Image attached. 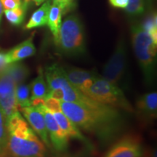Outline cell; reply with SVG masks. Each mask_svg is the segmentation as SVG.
<instances>
[{
    "label": "cell",
    "instance_id": "cell-1",
    "mask_svg": "<svg viewBox=\"0 0 157 157\" xmlns=\"http://www.w3.org/2000/svg\"><path fill=\"white\" fill-rule=\"evenodd\" d=\"M60 109L79 129L95 135L103 143L117 137L124 127V119L119 109L96 110L69 102H60Z\"/></svg>",
    "mask_w": 157,
    "mask_h": 157
},
{
    "label": "cell",
    "instance_id": "cell-2",
    "mask_svg": "<svg viewBox=\"0 0 157 157\" xmlns=\"http://www.w3.org/2000/svg\"><path fill=\"white\" fill-rule=\"evenodd\" d=\"M44 143L19 111L7 119V138L1 157H46Z\"/></svg>",
    "mask_w": 157,
    "mask_h": 157
},
{
    "label": "cell",
    "instance_id": "cell-3",
    "mask_svg": "<svg viewBox=\"0 0 157 157\" xmlns=\"http://www.w3.org/2000/svg\"><path fill=\"white\" fill-rule=\"evenodd\" d=\"M132 44L143 77L148 84H152L156 78L157 42L140 25L131 27Z\"/></svg>",
    "mask_w": 157,
    "mask_h": 157
},
{
    "label": "cell",
    "instance_id": "cell-4",
    "mask_svg": "<svg viewBox=\"0 0 157 157\" xmlns=\"http://www.w3.org/2000/svg\"><path fill=\"white\" fill-rule=\"evenodd\" d=\"M62 54L70 57H78L86 53V39L83 23L76 15L66 17L56 42Z\"/></svg>",
    "mask_w": 157,
    "mask_h": 157
},
{
    "label": "cell",
    "instance_id": "cell-5",
    "mask_svg": "<svg viewBox=\"0 0 157 157\" xmlns=\"http://www.w3.org/2000/svg\"><path fill=\"white\" fill-rule=\"evenodd\" d=\"M84 95L104 105L128 113L134 112L123 90L102 76L96 78Z\"/></svg>",
    "mask_w": 157,
    "mask_h": 157
},
{
    "label": "cell",
    "instance_id": "cell-6",
    "mask_svg": "<svg viewBox=\"0 0 157 157\" xmlns=\"http://www.w3.org/2000/svg\"><path fill=\"white\" fill-rule=\"evenodd\" d=\"M127 66V50L124 39L121 38L117 42L112 56L103 68L102 77L120 87L124 78Z\"/></svg>",
    "mask_w": 157,
    "mask_h": 157
},
{
    "label": "cell",
    "instance_id": "cell-7",
    "mask_svg": "<svg viewBox=\"0 0 157 157\" xmlns=\"http://www.w3.org/2000/svg\"><path fill=\"white\" fill-rule=\"evenodd\" d=\"M15 87L16 84L5 70L0 72V108L7 119L19 111L15 98Z\"/></svg>",
    "mask_w": 157,
    "mask_h": 157
},
{
    "label": "cell",
    "instance_id": "cell-8",
    "mask_svg": "<svg viewBox=\"0 0 157 157\" xmlns=\"http://www.w3.org/2000/svg\"><path fill=\"white\" fill-rule=\"evenodd\" d=\"M36 107H38L41 110L43 116H44L47 130H48L51 145L53 146L55 150L57 151H66L68 146L69 137L59 127L53 115L45 105V103L40 104V105H37Z\"/></svg>",
    "mask_w": 157,
    "mask_h": 157
},
{
    "label": "cell",
    "instance_id": "cell-9",
    "mask_svg": "<svg viewBox=\"0 0 157 157\" xmlns=\"http://www.w3.org/2000/svg\"><path fill=\"white\" fill-rule=\"evenodd\" d=\"M45 105L50 110L53 115L59 127L69 138L76 139V140L86 142V138L80 132L79 129L64 114L60 109V102L54 99L48 98L45 101Z\"/></svg>",
    "mask_w": 157,
    "mask_h": 157
},
{
    "label": "cell",
    "instance_id": "cell-10",
    "mask_svg": "<svg viewBox=\"0 0 157 157\" xmlns=\"http://www.w3.org/2000/svg\"><path fill=\"white\" fill-rule=\"evenodd\" d=\"M143 150L140 141L136 137H124L110 148L104 157H141Z\"/></svg>",
    "mask_w": 157,
    "mask_h": 157
},
{
    "label": "cell",
    "instance_id": "cell-11",
    "mask_svg": "<svg viewBox=\"0 0 157 157\" xmlns=\"http://www.w3.org/2000/svg\"><path fill=\"white\" fill-rule=\"evenodd\" d=\"M20 110L24 116L27 122L32 127L36 134L39 135L45 146L50 148H52L44 116L41 110L38 107L33 106V105L22 108Z\"/></svg>",
    "mask_w": 157,
    "mask_h": 157
},
{
    "label": "cell",
    "instance_id": "cell-12",
    "mask_svg": "<svg viewBox=\"0 0 157 157\" xmlns=\"http://www.w3.org/2000/svg\"><path fill=\"white\" fill-rule=\"evenodd\" d=\"M66 73V77L71 84V85L84 94L93 82L99 77L97 72L82 68L71 67V66H63Z\"/></svg>",
    "mask_w": 157,
    "mask_h": 157
},
{
    "label": "cell",
    "instance_id": "cell-13",
    "mask_svg": "<svg viewBox=\"0 0 157 157\" xmlns=\"http://www.w3.org/2000/svg\"><path fill=\"white\" fill-rule=\"evenodd\" d=\"M138 115L146 121L154 120L157 115V93L151 92L140 95L136 101Z\"/></svg>",
    "mask_w": 157,
    "mask_h": 157
},
{
    "label": "cell",
    "instance_id": "cell-14",
    "mask_svg": "<svg viewBox=\"0 0 157 157\" xmlns=\"http://www.w3.org/2000/svg\"><path fill=\"white\" fill-rule=\"evenodd\" d=\"M31 91V104L33 106H37L45 103L48 98L49 88L44 79V71L39 68V75L29 84Z\"/></svg>",
    "mask_w": 157,
    "mask_h": 157
},
{
    "label": "cell",
    "instance_id": "cell-15",
    "mask_svg": "<svg viewBox=\"0 0 157 157\" xmlns=\"http://www.w3.org/2000/svg\"><path fill=\"white\" fill-rule=\"evenodd\" d=\"M35 53L36 48L33 42V37L31 36L6 52V60L7 64L18 62L23 59L34 56Z\"/></svg>",
    "mask_w": 157,
    "mask_h": 157
},
{
    "label": "cell",
    "instance_id": "cell-16",
    "mask_svg": "<svg viewBox=\"0 0 157 157\" xmlns=\"http://www.w3.org/2000/svg\"><path fill=\"white\" fill-rule=\"evenodd\" d=\"M65 15L64 7L60 2H52L49 13L48 25L54 37L55 42L58 39L59 32L62 23V17Z\"/></svg>",
    "mask_w": 157,
    "mask_h": 157
},
{
    "label": "cell",
    "instance_id": "cell-17",
    "mask_svg": "<svg viewBox=\"0 0 157 157\" xmlns=\"http://www.w3.org/2000/svg\"><path fill=\"white\" fill-rule=\"evenodd\" d=\"M51 6L50 0H47L38 10L33 13L29 22L25 25V29H32L34 28L44 26L48 24L49 13Z\"/></svg>",
    "mask_w": 157,
    "mask_h": 157
},
{
    "label": "cell",
    "instance_id": "cell-18",
    "mask_svg": "<svg viewBox=\"0 0 157 157\" xmlns=\"http://www.w3.org/2000/svg\"><path fill=\"white\" fill-rule=\"evenodd\" d=\"M4 70L11 76L16 84L23 83L30 74L28 67L23 63L18 62L7 64Z\"/></svg>",
    "mask_w": 157,
    "mask_h": 157
},
{
    "label": "cell",
    "instance_id": "cell-19",
    "mask_svg": "<svg viewBox=\"0 0 157 157\" xmlns=\"http://www.w3.org/2000/svg\"><path fill=\"white\" fill-rule=\"evenodd\" d=\"M15 98L18 109L28 107L31 104V91L29 84H16L15 87Z\"/></svg>",
    "mask_w": 157,
    "mask_h": 157
},
{
    "label": "cell",
    "instance_id": "cell-20",
    "mask_svg": "<svg viewBox=\"0 0 157 157\" xmlns=\"http://www.w3.org/2000/svg\"><path fill=\"white\" fill-rule=\"evenodd\" d=\"M28 5L22 3L17 8L13 10H5V17L10 23L13 25H20L23 22L25 17Z\"/></svg>",
    "mask_w": 157,
    "mask_h": 157
},
{
    "label": "cell",
    "instance_id": "cell-21",
    "mask_svg": "<svg viewBox=\"0 0 157 157\" xmlns=\"http://www.w3.org/2000/svg\"><path fill=\"white\" fill-rule=\"evenodd\" d=\"M146 0H128V5L125 7V13L130 18L140 17L146 11Z\"/></svg>",
    "mask_w": 157,
    "mask_h": 157
},
{
    "label": "cell",
    "instance_id": "cell-22",
    "mask_svg": "<svg viewBox=\"0 0 157 157\" xmlns=\"http://www.w3.org/2000/svg\"><path fill=\"white\" fill-rule=\"evenodd\" d=\"M140 25L143 30L151 36L155 42H157V17L156 12L150 13Z\"/></svg>",
    "mask_w": 157,
    "mask_h": 157
},
{
    "label": "cell",
    "instance_id": "cell-23",
    "mask_svg": "<svg viewBox=\"0 0 157 157\" xmlns=\"http://www.w3.org/2000/svg\"><path fill=\"white\" fill-rule=\"evenodd\" d=\"M7 138V119L0 108V157L4 151Z\"/></svg>",
    "mask_w": 157,
    "mask_h": 157
},
{
    "label": "cell",
    "instance_id": "cell-24",
    "mask_svg": "<svg viewBox=\"0 0 157 157\" xmlns=\"http://www.w3.org/2000/svg\"><path fill=\"white\" fill-rule=\"evenodd\" d=\"M0 2L4 9L7 10L17 8L22 4L21 0H0Z\"/></svg>",
    "mask_w": 157,
    "mask_h": 157
},
{
    "label": "cell",
    "instance_id": "cell-25",
    "mask_svg": "<svg viewBox=\"0 0 157 157\" xmlns=\"http://www.w3.org/2000/svg\"><path fill=\"white\" fill-rule=\"evenodd\" d=\"M109 2L113 7L124 9L128 5V0H109Z\"/></svg>",
    "mask_w": 157,
    "mask_h": 157
},
{
    "label": "cell",
    "instance_id": "cell-26",
    "mask_svg": "<svg viewBox=\"0 0 157 157\" xmlns=\"http://www.w3.org/2000/svg\"><path fill=\"white\" fill-rule=\"evenodd\" d=\"M7 66V60H6L5 53L0 52V72L2 71Z\"/></svg>",
    "mask_w": 157,
    "mask_h": 157
},
{
    "label": "cell",
    "instance_id": "cell-27",
    "mask_svg": "<svg viewBox=\"0 0 157 157\" xmlns=\"http://www.w3.org/2000/svg\"><path fill=\"white\" fill-rule=\"evenodd\" d=\"M3 14V7L2 5L1 2H0V24H1V21H2V17Z\"/></svg>",
    "mask_w": 157,
    "mask_h": 157
},
{
    "label": "cell",
    "instance_id": "cell-28",
    "mask_svg": "<svg viewBox=\"0 0 157 157\" xmlns=\"http://www.w3.org/2000/svg\"><path fill=\"white\" fill-rule=\"evenodd\" d=\"M33 1H34V3L36 4V5H39L44 2L47 1V0H33Z\"/></svg>",
    "mask_w": 157,
    "mask_h": 157
},
{
    "label": "cell",
    "instance_id": "cell-29",
    "mask_svg": "<svg viewBox=\"0 0 157 157\" xmlns=\"http://www.w3.org/2000/svg\"><path fill=\"white\" fill-rule=\"evenodd\" d=\"M61 1H66V0H52V2H61Z\"/></svg>",
    "mask_w": 157,
    "mask_h": 157
}]
</instances>
